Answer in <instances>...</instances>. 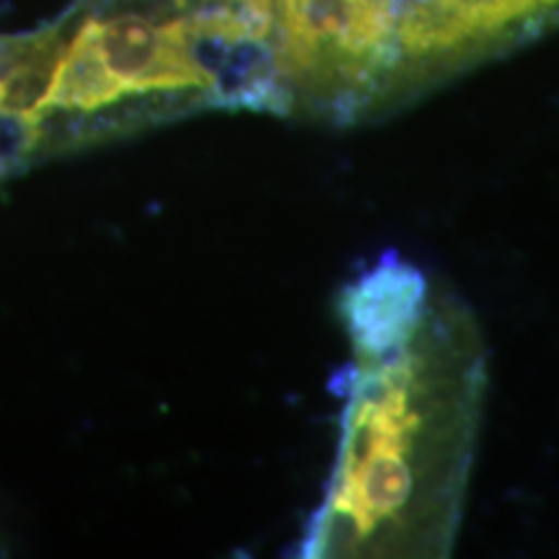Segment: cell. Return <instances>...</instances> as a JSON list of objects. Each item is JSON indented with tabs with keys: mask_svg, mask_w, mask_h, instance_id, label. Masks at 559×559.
I'll use <instances>...</instances> for the list:
<instances>
[{
	"mask_svg": "<svg viewBox=\"0 0 559 559\" xmlns=\"http://www.w3.org/2000/svg\"><path fill=\"white\" fill-rule=\"evenodd\" d=\"M337 453L298 557H445L477 456L487 349L469 306L436 283L407 330L349 349L332 379Z\"/></svg>",
	"mask_w": 559,
	"mask_h": 559,
	"instance_id": "6da1fadb",
	"label": "cell"
},
{
	"mask_svg": "<svg viewBox=\"0 0 559 559\" xmlns=\"http://www.w3.org/2000/svg\"><path fill=\"white\" fill-rule=\"evenodd\" d=\"M272 45L293 120L355 128L402 109L383 0H272Z\"/></svg>",
	"mask_w": 559,
	"mask_h": 559,
	"instance_id": "7a4b0ae2",
	"label": "cell"
},
{
	"mask_svg": "<svg viewBox=\"0 0 559 559\" xmlns=\"http://www.w3.org/2000/svg\"><path fill=\"white\" fill-rule=\"evenodd\" d=\"M402 107L559 32V0H383Z\"/></svg>",
	"mask_w": 559,
	"mask_h": 559,
	"instance_id": "3957f363",
	"label": "cell"
},
{
	"mask_svg": "<svg viewBox=\"0 0 559 559\" xmlns=\"http://www.w3.org/2000/svg\"><path fill=\"white\" fill-rule=\"evenodd\" d=\"M187 16L228 21L247 26L272 41V0H160ZM275 47V45H272Z\"/></svg>",
	"mask_w": 559,
	"mask_h": 559,
	"instance_id": "277c9868",
	"label": "cell"
}]
</instances>
